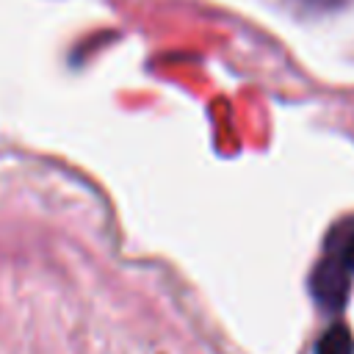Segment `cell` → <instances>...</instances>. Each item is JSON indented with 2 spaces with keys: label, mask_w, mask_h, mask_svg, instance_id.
Segmentation results:
<instances>
[{
  "label": "cell",
  "mask_w": 354,
  "mask_h": 354,
  "mask_svg": "<svg viewBox=\"0 0 354 354\" xmlns=\"http://www.w3.org/2000/svg\"><path fill=\"white\" fill-rule=\"evenodd\" d=\"M351 274L337 263L332 260L329 254H324L318 260V266L313 268V277H310V290L315 296V301L326 310H340L346 304V296L351 290Z\"/></svg>",
  "instance_id": "6da1fadb"
},
{
  "label": "cell",
  "mask_w": 354,
  "mask_h": 354,
  "mask_svg": "<svg viewBox=\"0 0 354 354\" xmlns=\"http://www.w3.org/2000/svg\"><path fill=\"white\" fill-rule=\"evenodd\" d=\"M299 8H313V11H335V8H343L348 6L351 0H293Z\"/></svg>",
  "instance_id": "277c9868"
},
{
  "label": "cell",
  "mask_w": 354,
  "mask_h": 354,
  "mask_svg": "<svg viewBox=\"0 0 354 354\" xmlns=\"http://www.w3.org/2000/svg\"><path fill=\"white\" fill-rule=\"evenodd\" d=\"M315 354H354V335L346 324H332L315 343Z\"/></svg>",
  "instance_id": "3957f363"
},
{
  "label": "cell",
  "mask_w": 354,
  "mask_h": 354,
  "mask_svg": "<svg viewBox=\"0 0 354 354\" xmlns=\"http://www.w3.org/2000/svg\"><path fill=\"white\" fill-rule=\"evenodd\" d=\"M326 254L332 260H337L354 277V218H348L332 230V235L326 241Z\"/></svg>",
  "instance_id": "7a4b0ae2"
}]
</instances>
